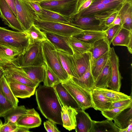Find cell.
Listing matches in <instances>:
<instances>
[{"label":"cell","instance_id":"obj_28","mask_svg":"<svg viewBox=\"0 0 132 132\" xmlns=\"http://www.w3.org/2000/svg\"><path fill=\"white\" fill-rule=\"evenodd\" d=\"M111 76V69L109 59L104 67L98 76L95 82L94 88H108V85Z\"/></svg>","mask_w":132,"mask_h":132},{"label":"cell","instance_id":"obj_32","mask_svg":"<svg viewBox=\"0 0 132 132\" xmlns=\"http://www.w3.org/2000/svg\"><path fill=\"white\" fill-rule=\"evenodd\" d=\"M114 123L119 129L127 127L132 123V107L121 112L113 119Z\"/></svg>","mask_w":132,"mask_h":132},{"label":"cell","instance_id":"obj_36","mask_svg":"<svg viewBox=\"0 0 132 132\" xmlns=\"http://www.w3.org/2000/svg\"><path fill=\"white\" fill-rule=\"evenodd\" d=\"M0 90L14 106H18L19 100L13 94L5 76L3 77L0 80Z\"/></svg>","mask_w":132,"mask_h":132},{"label":"cell","instance_id":"obj_5","mask_svg":"<svg viewBox=\"0 0 132 132\" xmlns=\"http://www.w3.org/2000/svg\"><path fill=\"white\" fill-rule=\"evenodd\" d=\"M45 63L42 43H34L23 54L19 56L12 64L22 67L42 65Z\"/></svg>","mask_w":132,"mask_h":132},{"label":"cell","instance_id":"obj_20","mask_svg":"<svg viewBox=\"0 0 132 132\" xmlns=\"http://www.w3.org/2000/svg\"><path fill=\"white\" fill-rule=\"evenodd\" d=\"M76 110L70 106H63L61 112L63 126L69 131L75 129L76 126Z\"/></svg>","mask_w":132,"mask_h":132},{"label":"cell","instance_id":"obj_22","mask_svg":"<svg viewBox=\"0 0 132 132\" xmlns=\"http://www.w3.org/2000/svg\"><path fill=\"white\" fill-rule=\"evenodd\" d=\"M93 108L101 111L109 110L112 102L106 98L97 88L91 92Z\"/></svg>","mask_w":132,"mask_h":132},{"label":"cell","instance_id":"obj_39","mask_svg":"<svg viewBox=\"0 0 132 132\" xmlns=\"http://www.w3.org/2000/svg\"><path fill=\"white\" fill-rule=\"evenodd\" d=\"M43 81V85L48 87H53L55 85L62 82L58 76L46 65Z\"/></svg>","mask_w":132,"mask_h":132},{"label":"cell","instance_id":"obj_55","mask_svg":"<svg viewBox=\"0 0 132 132\" xmlns=\"http://www.w3.org/2000/svg\"><path fill=\"white\" fill-rule=\"evenodd\" d=\"M5 73L4 68L0 65V80L3 77L5 76Z\"/></svg>","mask_w":132,"mask_h":132},{"label":"cell","instance_id":"obj_16","mask_svg":"<svg viewBox=\"0 0 132 132\" xmlns=\"http://www.w3.org/2000/svg\"><path fill=\"white\" fill-rule=\"evenodd\" d=\"M41 122L39 114L32 108L27 109L26 112L20 117L16 124L19 126L30 129L39 126Z\"/></svg>","mask_w":132,"mask_h":132},{"label":"cell","instance_id":"obj_9","mask_svg":"<svg viewBox=\"0 0 132 132\" xmlns=\"http://www.w3.org/2000/svg\"><path fill=\"white\" fill-rule=\"evenodd\" d=\"M70 19V25L83 30L104 31L108 28L100 19L94 16H81L75 14Z\"/></svg>","mask_w":132,"mask_h":132},{"label":"cell","instance_id":"obj_30","mask_svg":"<svg viewBox=\"0 0 132 132\" xmlns=\"http://www.w3.org/2000/svg\"><path fill=\"white\" fill-rule=\"evenodd\" d=\"M107 119L101 121L93 120L91 132H119V129L112 122Z\"/></svg>","mask_w":132,"mask_h":132},{"label":"cell","instance_id":"obj_21","mask_svg":"<svg viewBox=\"0 0 132 132\" xmlns=\"http://www.w3.org/2000/svg\"><path fill=\"white\" fill-rule=\"evenodd\" d=\"M122 27L132 30V0H126L118 11Z\"/></svg>","mask_w":132,"mask_h":132},{"label":"cell","instance_id":"obj_11","mask_svg":"<svg viewBox=\"0 0 132 132\" xmlns=\"http://www.w3.org/2000/svg\"><path fill=\"white\" fill-rule=\"evenodd\" d=\"M46 65L21 67L11 64L7 68H12L34 83L39 85L44 80Z\"/></svg>","mask_w":132,"mask_h":132},{"label":"cell","instance_id":"obj_40","mask_svg":"<svg viewBox=\"0 0 132 132\" xmlns=\"http://www.w3.org/2000/svg\"><path fill=\"white\" fill-rule=\"evenodd\" d=\"M56 50L63 68L70 77H72L73 75L69 58V54L61 51Z\"/></svg>","mask_w":132,"mask_h":132},{"label":"cell","instance_id":"obj_49","mask_svg":"<svg viewBox=\"0 0 132 132\" xmlns=\"http://www.w3.org/2000/svg\"><path fill=\"white\" fill-rule=\"evenodd\" d=\"M25 1L31 6L36 14H42L43 8L40 5V2L33 1Z\"/></svg>","mask_w":132,"mask_h":132},{"label":"cell","instance_id":"obj_4","mask_svg":"<svg viewBox=\"0 0 132 132\" xmlns=\"http://www.w3.org/2000/svg\"><path fill=\"white\" fill-rule=\"evenodd\" d=\"M34 24L43 32L66 37L73 36L83 30L69 24L41 20L37 16Z\"/></svg>","mask_w":132,"mask_h":132},{"label":"cell","instance_id":"obj_7","mask_svg":"<svg viewBox=\"0 0 132 132\" xmlns=\"http://www.w3.org/2000/svg\"><path fill=\"white\" fill-rule=\"evenodd\" d=\"M78 0H55L40 2L42 8L70 18L76 12Z\"/></svg>","mask_w":132,"mask_h":132},{"label":"cell","instance_id":"obj_23","mask_svg":"<svg viewBox=\"0 0 132 132\" xmlns=\"http://www.w3.org/2000/svg\"><path fill=\"white\" fill-rule=\"evenodd\" d=\"M20 55L18 51L0 44V65L3 67L13 63Z\"/></svg>","mask_w":132,"mask_h":132},{"label":"cell","instance_id":"obj_51","mask_svg":"<svg viewBox=\"0 0 132 132\" xmlns=\"http://www.w3.org/2000/svg\"><path fill=\"white\" fill-rule=\"evenodd\" d=\"M116 25H119L122 27L121 19L118 14L113 21L108 26V28Z\"/></svg>","mask_w":132,"mask_h":132},{"label":"cell","instance_id":"obj_17","mask_svg":"<svg viewBox=\"0 0 132 132\" xmlns=\"http://www.w3.org/2000/svg\"><path fill=\"white\" fill-rule=\"evenodd\" d=\"M62 105L70 106L76 110L80 109L76 101L63 86L62 82L53 87Z\"/></svg>","mask_w":132,"mask_h":132},{"label":"cell","instance_id":"obj_13","mask_svg":"<svg viewBox=\"0 0 132 132\" xmlns=\"http://www.w3.org/2000/svg\"><path fill=\"white\" fill-rule=\"evenodd\" d=\"M111 69V76L108 85V88L110 89L120 91L122 77L120 72L119 59L113 47H110L109 52Z\"/></svg>","mask_w":132,"mask_h":132},{"label":"cell","instance_id":"obj_18","mask_svg":"<svg viewBox=\"0 0 132 132\" xmlns=\"http://www.w3.org/2000/svg\"><path fill=\"white\" fill-rule=\"evenodd\" d=\"M43 32L47 39L56 50L61 51L71 55L73 54V51L67 41V37L48 32Z\"/></svg>","mask_w":132,"mask_h":132},{"label":"cell","instance_id":"obj_57","mask_svg":"<svg viewBox=\"0 0 132 132\" xmlns=\"http://www.w3.org/2000/svg\"><path fill=\"white\" fill-rule=\"evenodd\" d=\"M2 124H3V123H2V122L1 121V122H0V129L1 127Z\"/></svg>","mask_w":132,"mask_h":132},{"label":"cell","instance_id":"obj_29","mask_svg":"<svg viewBox=\"0 0 132 132\" xmlns=\"http://www.w3.org/2000/svg\"><path fill=\"white\" fill-rule=\"evenodd\" d=\"M27 110L23 105L13 106L1 115L0 117L4 118V123L10 122L16 123L20 117L26 113Z\"/></svg>","mask_w":132,"mask_h":132},{"label":"cell","instance_id":"obj_33","mask_svg":"<svg viewBox=\"0 0 132 132\" xmlns=\"http://www.w3.org/2000/svg\"><path fill=\"white\" fill-rule=\"evenodd\" d=\"M67 41L73 53L81 54L89 51L91 45L85 43L73 36L67 37Z\"/></svg>","mask_w":132,"mask_h":132},{"label":"cell","instance_id":"obj_2","mask_svg":"<svg viewBox=\"0 0 132 132\" xmlns=\"http://www.w3.org/2000/svg\"><path fill=\"white\" fill-rule=\"evenodd\" d=\"M0 44L23 54L31 44L25 32L14 31L0 27Z\"/></svg>","mask_w":132,"mask_h":132},{"label":"cell","instance_id":"obj_43","mask_svg":"<svg viewBox=\"0 0 132 132\" xmlns=\"http://www.w3.org/2000/svg\"><path fill=\"white\" fill-rule=\"evenodd\" d=\"M126 0H93L91 4H104L112 6L119 10Z\"/></svg>","mask_w":132,"mask_h":132},{"label":"cell","instance_id":"obj_31","mask_svg":"<svg viewBox=\"0 0 132 132\" xmlns=\"http://www.w3.org/2000/svg\"><path fill=\"white\" fill-rule=\"evenodd\" d=\"M131 39L132 30L122 27L113 39L112 43L114 46L120 45L127 47Z\"/></svg>","mask_w":132,"mask_h":132},{"label":"cell","instance_id":"obj_37","mask_svg":"<svg viewBox=\"0 0 132 132\" xmlns=\"http://www.w3.org/2000/svg\"><path fill=\"white\" fill-rule=\"evenodd\" d=\"M26 32L28 35L31 44L36 42L42 43L47 40L44 32L34 24Z\"/></svg>","mask_w":132,"mask_h":132},{"label":"cell","instance_id":"obj_6","mask_svg":"<svg viewBox=\"0 0 132 132\" xmlns=\"http://www.w3.org/2000/svg\"><path fill=\"white\" fill-rule=\"evenodd\" d=\"M62 84L75 99L81 109L85 110L93 108L91 92L77 85L71 77L62 82Z\"/></svg>","mask_w":132,"mask_h":132},{"label":"cell","instance_id":"obj_58","mask_svg":"<svg viewBox=\"0 0 132 132\" xmlns=\"http://www.w3.org/2000/svg\"><path fill=\"white\" fill-rule=\"evenodd\" d=\"M1 121H1V120L0 119V122H1Z\"/></svg>","mask_w":132,"mask_h":132},{"label":"cell","instance_id":"obj_19","mask_svg":"<svg viewBox=\"0 0 132 132\" xmlns=\"http://www.w3.org/2000/svg\"><path fill=\"white\" fill-rule=\"evenodd\" d=\"M77 113L76 116V132H91L93 127V120L85 110H76Z\"/></svg>","mask_w":132,"mask_h":132},{"label":"cell","instance_id":"obj_35","mask_svg":"<svg viewBox=\"0 0 132 132\" xmlns=\"http://www.w3.org/2000/svg\"><path fill=\"white\" fill-rule=\"evenodd\" d=\"M109 52L93 62H90L91 71L95 81L107 63L109 59Z\"/></svg>","mask_w":132,"mask_h":132},{"label":"cell","instance_id":"obj_38","mask_svg":"<svg viewBox=\"0 0 132 132\" xmlns=\"http://www.w3.org/2000/svg\"><path fill=\"white\" fill-rule=\"evenodd\" d=\"M97 88L106 98L112 102L131 98V96L120 91H116L106 88Z\"/></svg>","mask_w":132,"mask_h":132},{"label":"cell","instance_id":"obj_44","mask_svg":"<svg viewBox=\"0 0 132 132\" xmlns=\"http://www.w3.org/2000/svg\"><path fill=\"white\" fill-rule=\"evenodd\" d=\"M14 106L3 95L0 90V116Z\"/></svg>","mask_w":132,"mask_h":132},{"label":"cell","instance_id":"obj_56","mask_svg":"<svg viewBox=\"0 0 132 132\" xmlns=\"http://www.w3.org/2000/svg\"><path fill=\"white\" fill-rule=\"evenodd\" d=\"M26 1H33L40 2H43L55 0H24Z\"/></svg>","mask_w":132,"mask_h":132},{"label":"cell","instance_id":"obj_26","mask_svg":"<svg viewBox=\"0 0 132 132\" xmlns=\"http://www.w3.org/2000/svg\"><path fill=\"white\" fill-rule=\"evenodd\" d=\"M71 78L77 85L90 92L95 88V81L91 72L90 64L86 72L81 77Z\"/></svg>","mask_w":132,"mask_h":132},{"label":"cell","instance_id":"obj_46","mask_svg":"<svg viewBox=\"0 0 132 132\" xmlns=\"http://www.w3.org/2000/svg\"><path fill=\"white\" fill-rule=\"evenodd\" d=\"M92 1L93 0H78L75 14L78 13L88 7L91 4Z\"/></svg>","mask_w":132,"mask_h":132},{"label":"cell","instance_id":"obj_15","mask_svg":"<svg viewBox=\"0 0 132 132\" xmlns=\"http://www.w3.org/2000/svg\"><path fill=\"white\" fill-rule=\"evenodd\" d=\"M5 77L16 97L21 98H29L34 94L37 87H32L20 83L11 78Z\"/></svg>","mask_w":132,"mask_h":132},{"label":"cell","instance_id":"obj_45","mask_svg":"<svg viewBox=\"0 0 132 132\" xmlns=\"http://www.w3.org/2000/svg\"><path fill=\"white\" fill-rule=\"evenodd\" d=\"M18 127L16 123L10 122L4 123L1 127L0 132H16Z\"/></svg>","mask_w":132,"mask_h":132},{"label":"cell","instance_id":"obj_52","mask_svg":"<svg viewBox=\"0 0 132 132\" xmlns=\"http://www.w3.org/2000/svg\"><path fill=\"white\" fill-rule=\"evenodd\" d=\"M13 11L14 15L17 17V13L15 6V0H5Z\"/></svg>","mask_w":132,"mask_h":132},{"label":"cell","instance_id":"obj_12","mask_svg":"<svg viewBox=\"0 0 132 132\" xmlns=\"http://www.w3.org/2000/svg\"><path fill=\"white\" fill-rule=\"evenodd\" d=\"M119 10L118 9L111 6L97 4H91L87 8L75 14L81 16L95 17L105 24L106 19L113 13Z\"/></svg>","mask_w":132,"mask_h":132},{"label":"cell","instance_id":"obj_3","mask_svg":"<svg viewBox=\"0 0 132 132\" xmlns=\"http://www.w3.org/2000/svg\"><path fill=\"white\" fill-rule=\"evenodd\" d=\"M45 63L58 76L62 82L71 77L63 68L56 50L47 40L42 43Z\"/></svg>","mask_w":132,"mask_h":132},{"label":"cell","instance_id":"obj_27","mask_svg":"<svg viewBox=\"0 0 132 132\" xmlns=\"http://www.w3.org/2000/svg\"><path fill=\"white\" fill-rule=\"evenodd\" d=\"M36 15L37 17L41 20L70 24L69 18L49 10L43 9L41 14Z\"/></svg>","mask_w":132,"mask_h":132},{"label":"cell","instance_id":"obj_48","mask_svg":"<svg viewBox=\"0 0 132 132\" xmlns=\"http://www.w3.org/2000/svg\"><path fill=\"white\" fill-rule=\"evenodd\" d=\"M44 127L47 132H60L57 128L56 123L53 122L48 120L44 122Z\"/></svg>","mask_w":132,"mask_h":132},{"label":"cell","instance_id":"obj_1","mask_svg":"<svg viewBox=\"0 0 132 132\" xmlns=\"http://www.w3.org/2000/svg\"><path fill=\"white\" fill-rule=\"evenodd\" d=\"M35 94L38 109L43 116L56 124L62 125V106L53 87L39 85Z\"/></svg>","mask_w":132,"mask_h":132},{"label":"cell","instance_id":"obj_10","mask_svg":"<svg viewBox=\"0 0 132 132\" xmlns=\"http://www.w3.org/2000/svg\"><path fill=\"white\" fill-rule=\"evenodd\" d=\"M69 58L73 77L76 78L81 77L87 70L90 64L91 54L88 51L78 54H69Z\"/></svg>","mask_w":132,"mask_h":132},{"label":"cell","instance_id":"obj_14","mask_svg":"<svg viewBox=\"0 0 132 132\" xmlns=\"http://www.w3.org/2000/svg\"><path fill=\"white\" fill-rule=\"evenodd\" d=\"M0 18L5 24L13 29L26 31L5 0H0Z\"/></svg>","mask_w":132,"mask_h":132},{"label":"cell","instance_id":"obj_54","mask_svg":"<svg viewBox=\"0 0 132 132\" xmlns=\"http://www.w3.org/2000/svg\"><path fill=\"white\" fill-rule=\"evenodd\" d=\"M30 132L29 129L24 127L18 126L16 132Z\"/></svg>","mask_w":132,"mask_h":132},{"label":"cell","instance_id":"obj_25","mask_svg":"<svg viewBox=\"0 0 132 132\" xmlns=\"http://www.w3.org/2000/svg\"><path fill=\"white\" fill-rule=\"evenodd\" d=\"M104 36V31L83 30L73 36L85 43L92 45Z\"/></svg>","mask_w":132,"mask_h":132},{"label":"cell","instance_id":"obj_41","mask_svg":"<svg viewBox=\"0 0 132 132\" xmlns=\"http://www.w3.org/2000/svg\"><path fill=\"white\" fill-rule=\"evenodd\" d=\"M131 107H132V103L121 107L103 111H101V113L107 119L113 120L122 111Z\"/></svg>","mask_w":132,"mask_h":132},{"label":"cell","instance_id":"obj_42","mask_svg":"<svg viewBox=\"0 0 132 132\" xmlns=\"http://www.w3.org/2000/svg\"><path fill=\"white\" fill-rule=\"evenodd\" d=\"M122 27L116 25L109 27L104 31V39L110 45L112 41L118 32Z\"/></svg>","mask_w":132,"mask_h":132},{"label":"cell","instance_id":"obj_47","mask_svg":"<svg viewBox=\"0 0 132 132\" xmlns=\"http://www.w3.org/2000/svg\"><path fill=\"white\" fill-rule=\"evenodd\" d=\"M132 103V98L129 99L112 102L109 109L121 107Z\"/></svg>","mask_w":132,"mask_h":132},{"label":"cell","instance_id":"obj_53","mask_svg":"<svg viewBox=\"0 0 132 132\" xmlns=\"http://www.w3.org/2000/svg\"><path fill=\"white\" fill-rule=\"evenodd\" d=\"M132 123H130L127 127L122 129H119V132H132Z\"/></svg>","mask_w":132,"mask_h":132},{"label":"cell","instance_id":"obj_8","mask_svg":"<svg viewBox=\"0 0 132 132\" xmlns=\"http://www.w3.org/2000/svg\"><path fill=\"white\" fill-rule=\"evenodd\" d=\"M17 18L26 31L33 24L37 17L34 11L24 0H15Z\"/></svg>","mask_w":132,"mask_h":132},{"label":"cell","instance_id":"obj_34","mask_svg":"<svg viewBox=\"0 0 132 132\" xmlns=\"http://www.w3.org/2000/svg\"><path fill=\"white\" fill-rule=\"evenodd\" d=\"M5 77L11 78L20 83L33 87H37L39 85L33 82L18 73L14 69L11 68H5Z\"/></svg>","mask_w":132,"mask_h":132},{"label":"cell","instance_id":"obj_50","mask_svg":"<svg viewBox=\"0 0 132 132\" xmlns=\"http://www.w3.org/2000/svg\"><path fill=\"white\" fill-rule=\"evenodd\" d=\"M118 11L113 13L105 20V24L108 27V26L113 21L117 16L118 14Z\"/></svg>","mask_w":132,"mask_h":132},{"label":"cell","instance_id":"obj_24","mask_svg":"<svg viewBox=\"0 0 132 132\" xmlns=\"http://www.w3.org/2000/svg\"><path fill=\"white\" fill-rule=\"evenodd\" d=\"M110 45L103 38L100 39L91 45L89 51L91 54L92 62L109 52Z\"/></svg>","mask_w":132,"mask_h":132}]
</instances>
